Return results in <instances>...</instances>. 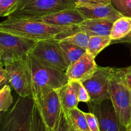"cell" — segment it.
Listing matches in <instances>:
<instances>
[{"label": "cell", "mask_w": 131, "mask_h": 131, "mask_svg": "<svg viewBox=\"0 0 131 131\" xmlns=\"http://www.w3.org/2000/svg\"><path fill=\"white\" fill-rule=\"evenodd\" d=\"M75 26H60L34 19H9L0 23V31L32 40L56 39L58 36Z\"/></svg>", "instance_id": "1"}, {"label": "cell", "mask_w": 131, "mask_h": 131, "mask_svg": "<svg viewBox=\"0 0 131 131\" xmlns=\"http://www.w3.org/2000/svg\"><path fill=\"white\" fill-rule=\"evenodd\" d=\"M32 76V98L36 100L52 90H57L69 82L65 72L51 67L29 53L28 55Z\"/></svg>", "instance_id": "2"}, {"label": "cell", "mask_w": 131, "mask_h": 131, "mask_svg": "<svg viewBox=\"0 0 131 131\" xmlns=\"http://www.w3.org/2000/svg\"><path fill=\"white\" fill-rule=\"evenodd\" d=\"M75 0H20L16 10L7 18L38 20L44 15L76 8Z\"/></svg>", "instance_id": "3"}, {"label": "cell", "mask_w": 131, "mask_h": 131, "mask_svg": "<svg viewBox=\"0 0 131 131\" xmlns=\"http://www.w3.org/2000/svg\"><path fill=\"white\" fill-rule=\"evenodd\" d=\"M34 104L32 97L19 96L12 107L3 116L0 131H31Z\"/></svg>", "instance_id": "4"}, {"label": "cell", "mask_w": 131, "mask_h": 131, "mask_svg": "<svg viewBox=\"0 0 131 131\" xmlns=\"http://www.w3.org/2000/svg\"><path fill=\"white\" fill-rule=\"evenodd\" d=\"M110 95L120 122L128 127L131 123V90L123 82L117 68L111 70Z\"/></svg>", "instance_id": "5"}, {"label": "cell", "mask_w": 131, "mask_h": 131, "mask_svg": "<svg viewBox=\"0 0 131 131\" xmlns=\"http://www.w3.org/2000/svg\"><path fill=\"white\" fill-rule=\"evenodd\" d=\"M28 55L19 60L5 63L3 66L9 84L19 96L32 97L31 71Z\"/></svg>", "instance_id": "6"}, {"label": "cell", "mask_w": 131, "mask_h": 131, "mask_svg": "<svg viewBox=\"0 0 131 131\" xmlns=\"http://www.w3.org/2000/svg\"><path fill=\"white\" fill-rule=\"evenodd\" d=\"M37 42L0 31V50L3 55L0 64L19 60L31 52Z\"/></svg>", "instance_id": "7"}, {"label": "cell", "mask_w": 131, "mask_h": 131, "mask_svg": "<svg viewBox=\"0 0 131 131\" xmlns=\"http://www.w3.org/2000/svg\"><path fill=\"white\" fill-rule=\"evenodd\" d=\"M90 111L98 120L100 131H128V127L120 122L111 99L101 102H88Z\"/></svg>", "instance_id": "8"}, {"label": "cell", "mask_w": 131, "mask_h": 131, "mask_svg": "<svg viewBox=\"0 0 131 131\" xmlns=\"http://www.w3.org/2000/svg\"><path fill=\"white\" fill-rule=\"evenodd\" d=\"M38 60L63 72H66L68 65L65 60L58 40L38 41L30 52Z\"/></svg>", "instance_id": "9"}, {"label": "cell", "mask_w": 131, "mask_h": 131, "mask_svg": "<svg viewBox=\"0 0 131 131\" xmlns=\"http://www.w3.org/2000/svg\"><path fill=\"white\" fill-rule=\"evenodd\" d=\"M111 67H99L96 71L82 83L86 89L91 102H101L110 99V79Z\"/></svg>", "instance_id": "10"}, {"label": "cell", "mask_w": 131, "mask_h": 131, "mask_svg": "<svg viewBox=\"0 0 131 131\" xmlns=\"http://www.w3.org/2000/svg\"><path fill=\"white\" fill-rule=\"evenodd\" d=\"M34 101L49 130L52 131L62 110L58 91H50Z\"/></svg>", "instance_id": "11"}, {"label": "cell", "mask_w": 131, "mask_h": 131, "mask_svg": "<svg viewBox=\"0 0 131 131\" xmlns=\"http://www.w3.org/2000/svg\"><path fill=\"white\" fill-rule=\"evenodd\" d=\"M75 8L84 19H104L115 22L124 16L112 3L88 5L77 3Z\"/></svg>", "instance_id": "12"}, {"label": "cell", "mask_w": 131, "mask_h": 131, "mask_svg": "<svg viewBox=\"0 0 131 131\" xmlns=\"http://www.w3.org/2000/svg\"><path fill=\"white\" fill-rule=\"evenodd\" d=\"M98 65L95 63V58L86 52L79 59L70 64L65 72L69 80H85L90 77L96 70Z\"/></svg>", "instance_id": "13"}, {"label": "cell", "mask_w": 131, "mask_h": 131, "mask_svg": "<svg viewBox=\"0 0 131 131\" xmlns=\"http://www.w3.org/2000/svg\"><path fill=\"white\" fill-rule=\"evenodd\" d=\"M85 20L76 8L67 9L44 15L37 20L60 26H76Z\"/></svg>", "instance_id": "14"}, {"label": "cell", "mask_w": 131, "mask_h": 131, "mask_svg": "<svg viewBox=\"0 0 131 131\" xmlns=\"http://www.w3.org/2000/svg\"><path fill=\"white\" fill-rule=\"evenodd\" d=\"M114 22L104 19H85L77 26L78 31L92 36H110Z\"/></svg>", "instance_id": "15"}, {"label": "cell", "mask_w": 131, "mask_h": 131, "mask_svg": "<svg viewBox=\"0 0 131 131\" xmlns=\"http://www.w3.org/2000/svg\"><path fill=\"white\" fill-rule=\"evenodd\" d=\"M57 91L61 108L67 115L71 110L78 107L79 101L69 82Z\"/></svg>", "instance_id": "16"}, {"label": "cell", "mask_w": 131, "mask_h": 131, "mask_svg": "<svg viewBox=\"0 0 131 131\" xmlns=\"http://www.w3.org/2000/svg\"><path fill=\"white\" fill-rule=\"evenodd\" d=\"M131 30V17L123 16L113 23L110 37L112 41H117L124 38Z\"/></svg>", "instance_id": "17"}, {"label": "cell", "mask_w": 131, "mask_h": 131, "mask_svg": "<svg viewBox=\"0 0 131 131\" xmlns=\"http://www.w3.org/2000/svg\"><path fill=\"white\" fill-rule=\"evenodd\" d=\"M65 60L68 67L80 58L86 51L75 45L64 40H59Z\"/></svg>", "instance_id": "18"}, {"label": "cell", "mask_w": 131, "mask_h": 131, "mask_svg": "<svg viewBox=\"0 0 131 131\" xmlns=\"http://www.w3.org/2000/svg\"><path fill=\"white\" fill-rule=\"evenodd\" d=\"M110 36H92L88 42L86 51L95 58L96 56L111 43Z\"/></svg>", "instance_id": "19"}, {"label": "cell", "mask_w": 131, "mask_h": 131, "mask_svg": "<svg viewBox=\"0 0 131 131\" xmlns=\"http://www.w3.org/2000/svg\"><path fill=\"white\" fill-rule=\"evenodd\" d=\"M70 123L74 128L80 131H90L88 127L84 112L78 107H75L70 110L67 114Z\"/></svg>", "instance_id": "20"}, {"label": "cell", "mask_w": 131, "mask_h": 131, "mask_svg": "<svg viewBox=\"0 0 131 131\" xmlns=\"http://www.w3.org/2000/svg\"><path fill=\"white\" fill-rule=\"evenodd\" d=\"M90 38V36L84 32L78 31L67 36L65 38H63L61 40L67 41L83 49L86 50Z\"/></svg>", "instance_id": "21"}, {"label": "cell", "mask_w": 131, "mask_h": 131, "mask_svg": "<svg viewBox=\"0 0 131 131\" xmlns=\"http://www.w3.org/2000/svg\"><path fill=\"white\" fill-rule=\"evenodd\" d=\"M13 102L11 86L7 83L0 90V111L6 112L8 111Z\"/></svg>", "instance_id": "22"}, {"label": "cell", "mask_w": 131, "mask_h": 131, "mask_svg": "<svg viewBox=\"0 0 131 131\" xmlns=\"http://www.w3.org/2000/svg\"><path fill=\"white\" fill-rule=\"evenodd\" d=\"M69 83L72 88L79 102L88 103L90 101L89 94L81 81L78 80H69Z\"/></svg>", "instance_id": "23"}, {"label": "cell", "mask_w": 131, "mask_h": 131, "mask_svg": "<svg viewBox=\"0 0 131 131\" xmlns=\"http://www.w3.org/2000/svg\"><path fill=\"white\" fill-rule=\"evenodd\" d=\"M31 131H49L42 119L39 110L35 102L32 115Z\"/></svg>", "instance_id": "24"}, {"label": "cell", "mask_w": 131, "mask_h": 131, "mask_svg": "<svg viewBox=\"0 0 131 131\" xmlns=\"http://www.w3.org/2000/svg\"><path fill=\"white\" fill-rule=\"evenodd\" d=\"M20 0H0V17H8L19 6Z\"/></svg>", "instance_id": "25"}, {"label": "cell", "mask_w": 131, "mask_h": 131, "mask_svg": "<svg viewBox=\"0 0 131 131\" xmlns=\"http://www.w3.org/2000/svg\"><path fill=\"white\" fill-rule=\"evenodd\" d=\"M69 126L70 120L69 116L62 110L52 131H69Z\"/></svg>", "instance_id": "26"}, {"label": "cell", "mask_w": 131, "mask_h": 131, "mask_svg": "<svg viewBox=\"0 0 131 131\" xmlns=\"http://www.w3.org/2000/svg\"><path fill=\"white\" fill-rule=\"evenodd\" d=\"M111 3L124 16L131 17V0H111Z\"/></svg>", "instance_id": "27"}, {"label": "cell", "mask_w": 131, "mask_h": 131, "mask_svg": "<svg viewBox=\"0 0 131 131\" xmlns=\"http://www.w3.org/2000/svg\"><path fill=\"white\" fill-rule=\"evenodd\" d=\"M88 127L90 131H100L98 120L92 113H84Z\"/></svg>", "instance_id": "28"}, {"label": "cell", "mask_w": 131, "mask_h": 131, "mask_svg": "<svg viewBox=\"0 0 131 131\" xmlns=\"http://www.w3.org/2000/svg\"><path fill=\"white\" fill-rule=\"evenodd\" d=\"M119 72L124 84L131 90V65L127 67L119 69Z\"/></svg>", "instance_id": "29"}, {"label": "cell", "mask_w": 131, "mask_h": 131, "mask_svg": "<svg viewBox=\"0 0 131 131\" xmlns=\"http://www.w3.org/2000/svg\"><path fill=\"white\" fill-rule=\"evenodd\" d=\"M77 3L88 5L96 4H109L111 3V0H75Z\"/></svg>", "instance_id": "30"}, {"label": "cell", "mask_w": 131, "mask_h": 131, "mask_svg": "<svg viewBox=\"0 0 131 131\" xmlns=\"http://www.w3.org/2000/svg\"><path fill=\"white\" fill-rule=\"evenodd\" d=\"M7 79V74H6V69L3 65L0 64V84H2Z\"/></svg>", "instance_id": "31"}, {"label": "cell", "mask_w": 131, "mask_h": 131, "mask_svg": "<svg viewBox=\"0 0 131 131\" xmlns=\"http://www.w3.org/2000/svg\"><path fill=\"white\" fill-rule=\"evenodd\" d=\"M131 43V30L129 33L124 38H121L120 40L117 41H112L111 43Z\"/></svg>", "instance_id": "32"}, {"label": "cell", "mask_w": 131, "mask_h": 131, "mask_svg": "<svg viewBox=\"0 0 131 131\" xmlns=\"http://www.w3.org/2000/svg\"><path fill=\"white\" fill-rule=\"evenodd\" d=\"M69 120H70V119H69ZM69 131H80V130H78V129H76L75 128H74V127H73V125L71 124V123H70V126H69Z\"/></svg>", "instance_id": "33"}, {"label": "cell", "mask_w": 131, "mask_h": 131, "mask_svg": "<svg viewBox=\"0 0 131 131\" xmlns=\"http://www.w3.org/2000/svg\"><path fill=\"white\" fill-rule=\"evenodd\" d=\"M7 83H8V79H6V81H4L3 83H2V84H0V90H1V88H2L5 85V84H7Z\"/></svg>", "instance_id": "34"}, {"label": "cell", "mask_w": 131, "mask_h": 131, "mask_svg": "<svg viewBox=\"0 0 131 131\" xmlns=\"http://www.w3.org/2000/svg\"><path fill=\"white\" fill-rule=\"evenodd\" d=\"M5 113V112H4V111H0V124H1V120H2L3 116L4 114Z\"/></svg>", "instance_id": "35"}, {"label": "cell", "mask_w": 131, "mask_h": 131, "mask_svg": "<svg viewBox=\"0 0 131 131\" xmlns=\"http://www.w3.org/2000/svg\"><path fill=\"white\" fill-rule=\"evenodd\" d=\"M2 55H3L2 52H1V51L0 50V62H1V58H2Z\"/></svg>", "instance_id": "36"}, {"label": "cell", "mask_w": 131, "mask_h": 131, "mask_svg": "<svg viewBox=\"0 0 131 131\" xmlns=\"http://www.w3.org/2000/svg\"><path fill=\"white\" fill-rule=\"evenodd\" d=\"M128 129H129V130L131 131V123L130 124V125H129V127H128Z\"/></svg>", "instance_id": "37"}, {"label": "cell", "mask_w": 131, "mask_h": 131, "mask_svg": "<svg viewBox=\"0 0 131 131\" xmlns=\"http://www.w3.org/2000/svg\"><path fill=\"white\" fill-rule=\"evenodd\" d=\"M128 131H130V130H129V129H128Z\"/></svg>", "instance_id": "38"}]
</instances>
